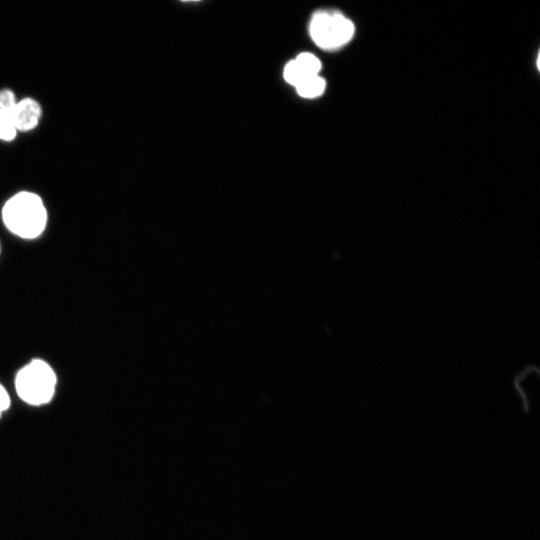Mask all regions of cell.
Wrapping results in <instances>:
<instances>
[{"mask_svg": "<svg viewBox=\"0 0 540 540\" xmlns=\"http://www.w3.org/2000/svg\"><path fill=\"white\" fill-rule=\"evenodd\" d=\"M2 218L10 232L24 239H33L44 231L47 211L37 194L21 191L4 204Z\"/></svg>", "mask_w": 540, "mask_h": 540, "instance_id": "obj_1", "label": "cell"}, {"mask_svg": "<svg viewBox=\"0 0 540 540\" xmlns=\"http://www.w3.org/2000/svg\"><path fill=\"white\" fill-rule=\"evenodd\" d=\"M56 375L43 360L34 359L17 374L15 388L18 396L31 405H41L53 397Z\"/></svg>", "mask_w": 540, "mask_h": 540, "instance_id": "obj_2", "label": "cell"}, {"mask_svg": "<svg viewBox=\"0 0 540 540\" xmlns=\"http://www.w3.org/2000/svg\"><path fill=\"white\" fill-rule=\"evenodd\" d=\"M309 31L319 47L334 49L350 41L354 34V25L340 13L323 11L313 16Z\"/></svg>", "mask_w": 540, "mask_h": 540, "instance_id": "obj_3", "label": "cell"}, {"mask_svg": "<svg viewBox=\"0 0 540 540\" xmlns=\"http://www.w3.org/2000/svg\"><path fill=\"white\" fill-rule=\"evenodd\" d=\"M42 110L40 104L31 97L17 101L12 120L17 132H28L37 127Z\"/></svg>", "mask_w": 540, "mask_h": 540, "instance_id": "obj_4", "label": "cell"}, {"mask_svg": "<svg viewBox=\"0 0 540 540\" xmlns=\"http://www.w3.org/2000/svg\"><path fill=\"white\" fill-rule=\"evenodd\" d=\"M298 94L304 98H314L325 90V80L319 75L305 78L296 87Z\"/></svg>", "mask_w": 540, "mask_h": 540, "instance_id": "obj_5", "label": "cell"}, {"mask_svg": "<svg viewBox=\"0 0 540 540\" xmlns=\"http://www.w3.org/2000/svg\"><path fill=\"white\" fill-rule=\"evenodd\" d=\"M294 60L306 76L318 75L321 69V62L311 53H301Z\"/></svg>", "mask_w": 540, "mask_h": 540, "instance_id": "obj_6", "label": "cell"}, {"mask_svg": "<svg viewBox=\"0 0 540 540\" xmlns=\"http://www.w3.org/2000/svg\"><path fill=\"white\" fill-rule=\"evenodd\" d=\"M17 130L12 117L0 109V140L11 141L16 137Z\"/></svg>", "mask_w": 540, "mask_h": 540, "instance_id": "obj_7", "label": "cell"}, {"mask_svg": "<svg viewBox=\"0 0 540 540\" xmlns=\"http://www.w3.org/2000/svg\"><path fill=\"white\" fill-rule=\"evenodd\" d=\"M284 79L291 85L297 86L305 78L310 77L306 76L305 73L301 70L299 65L295 60L288 62L283 71Z\"/></svg>", "mask_w": 540, "mask_h": 540, "instance_id": "obj_8", "label": "cell"}, {"mask_svg": "<svg viewBox=\"0 0 540 540\" xmlns=\"http://www.w3.org/2000/svg\"><path fill=\"white\" fill-rule=\"evenodd\" d=\"M17 100L15 94L10 89L0 90V109L9 114L12 117L13 110L16 106Z\"/></svg>", "mask_w": 540, "mask_h": 540, "instance_id": "obj_9", "label": "cell"}, {"mask_svg": "<svg viewBox=\"0 0 540 540\" xmlns=\"http://www.w3.org/2000/svg\"><path fill=\"white\" fill-rule=\"evenodd\" d=\"M10 406V397L4 387L0 384V415Z\"/></svg>", "mask_w": 540, "mask_h": 540, "instance_id": "obj_10", "label": "cell"}]
</instances>
